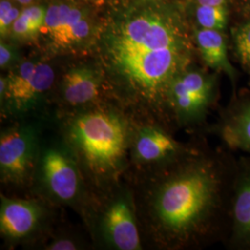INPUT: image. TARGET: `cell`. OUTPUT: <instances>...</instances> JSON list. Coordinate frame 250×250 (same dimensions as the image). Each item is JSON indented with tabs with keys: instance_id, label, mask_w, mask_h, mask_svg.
<instances>
[{
	"instance_id": "cell-12",
	"label": "cell",
	"mask_w": 250,
	"mask_h": 250,
	"mask_svg": "<svg viewBox=\"0 0 250 250\" xmlns=\"http://www.w3.org/2000/svg\"><path fill=\"white\" fill-rule=\"evenodd\" d=\"M40 217V208L31 201L2 198L0 230L7 237L12 239L25 237L36 229Z\"/></svg>"
},
{
	"instance_id": "cell-26",
	"label": "cell",
	"mask_w": 250,
	"mask_h": 250,
	"mask_svg": "<svg viewBox=\"0 0 250 250\" xmlns=\"http://www.w3.org/2000/svg\"><path fill=\"white\" fill-rule=\"evenodd\" d=\"M19 3H21V4H22V5H26V4H29V3H31L33 0H17Z\"/></svg>"
},
{
	"instance_id": "cell-13",
	"label": "cell",
	"mask_w": 250,
	"mask_h": 250,
	"mask_svg": "<svg viewBox=\"0 0 250 250\" xmlns=\"http://www.w3.org/2000/svg\"><path fill=\"white\" fill-rule=\"evenodd\" d=\"M196 41L206 65L215 72L225 73L235 85L237 72L229 60L228 46L223 31L201 28L196 32Z\"/></svg>"
},
{
	"instance_id": "cell-1",
	"label": "cell",
	"mask_w": 250,
	"mask_h": 250,
	"mask_svg": "<svg viewBox=\"0 0 250 250\" xmlns=\"http://www.w3.org/2000/svg\"><path fill=\"white\" fill-rule=\"evenodd\" d=\"M237 157L223 145L194 148L161 168L150 197L156 241L182 250L225 241Z\"/></svg>"
},
{
	"instance_id": "cell-20",
	"label": "cell",
	"mask_w": 250,
	"mask_h": 250,
	"mask_svg": "<svg viewBox=\"0 0 250 250\" xmlns=\"http://www.w3.org/2000/svg\"><path fill=\"white\" fill-rule=\"evenodd\" d=\"M14 35L20 37H29L36 35L39 31L36 27L34 26L21 13L20 14L17 20L14 21L11 27Z\"/></svg>"
},
{
	"instance_id": "cell-25",
	"label": "cell",
	"mask_w": 250,
	"mask_h": 250,
	"mask_svg": "<svg viewBox=\"0 0 250 250\" xmlns=\"http://www.w3.org/2000/svg\"><path fill=\"white\" fill-rule=\"evenodd\" d=\"M7 89H8V77H6V78L1 77V79H0V95H1L2 99L5 98Z\"/></svg>"
},
{
	"instance_id": "cell-17",
	"label": "cell",
	"mask_w": 250,
	"mask_h": 250,
	"mask_svg": "<svg viewBox=\"0 0 250 250\" xmlns=\"http://www.w3.org/2000/svg\"><path fill=\"white\" fill-rule=\"evenodd\" d=\"M232 43L238 62L250 74V21L233 30Z\"/></svg>"
},
{
	"instance_id": "cell-2",
	"label": "cell",
	"mask_w": 250,
	"mask_h": 250,
	"mask_svg": "<svg viewBox=\"0 0 250 250\" xmlns=\"http://www.w3.org/2000/svg\"><path fill=\"white\" fill-rule=\"evenodd\" d=\"M70 137L90 170L98 174L116 170L125 155L126 129L113 113L97 110L77 117Z\"/></svg>"
},
{
	"instance_id": "cell-23",
	"label": "cell",
	"mask_w": 250,
	"mask_h": 250,
	"mask_svg": "<svg viewBox=\"0 0 250 250\" xmlns=\"http://www.w3.org/2000/svg\"><path fill=\"white\" fill-rule=\"evenodd\" d=\"M47 249L51 250H77V246L72 240L59 239L50 244Z\"/></svg>"
},
{
	"instance_id": "cell-18",
	"label": "cell",
	"mask_w": 250,
	"mask_h": 250,
	"mask_svg": "<svg viewBox=\"0 0 250 250\" xmlns=\"http://www.w3.org/2000/svg\"><path fill=\"white\" fill-rule=\"evenodd\" d=\"M60 25V5H51L46 9L45 24L42 29H45L50 37H53Z\"/></svg>"
},
{
	"instance_id": "cell-19",
	"label": "cell",
	"mask_w": 250,
	"mask_h": 250,
	"mask_svg": "<svg viewBox=\"0 0 250 250\" xmlns=\"http://www.w3.org/2000/svg\"><path fill=\"white\" fill-rule=\"evenodd\" d=\"M21 13L39 31L42 30V28L45 24V15H46V10L44 8L38 7V6H33V7L23 9Z\"/></svg>"
},
{
	"instance_id": "cell-14",
	"label": "cell",
	"mask_w": 250,
	"mask_h": 250,
	"mask_svg": "<svg viewBox=\"0 0 250 250\" xmlns=\"http://www.w3.org/2000/svg\"><path fill=\"white\" fill-rule=\"evenodd\" d=\"M99 92V77L92 69L86 67L74 68L63 77V98L72 106L92 102L98 97Z\"/></svg>"
},
{
	"instance_id": "cell-7",
	"label": "cell",
	"mask_w": 250,
	"mask_h": 250,
	"mask_svg": "<svg viewBox=\"0 0 250 250\" xmlns=\"http://www.w3.org/2000/svg\"><path fill=\"white\" fill-rule=\"evenodd\" d=\"M53 81V70L48 64L22 63L8 77L5 98L16 109H26L50 88Z\"/></svg>"
},
{
	"instance_id": "cell-24",
	"label": "cell",
	"mask_w": 250,
	"mask_h": 250,
	"mask_svg": "<svg viewBox=\"0 0 250 250\" xmlns=\"http://www.w3.org/2000/svg\"><path fill=\"white\" fill-rule=\"evenodd\" d=\"M197 4L199 5H217V6H223L226 4V0H196Z\"/></svg>"
},
{
	"instance_id": "cell-27",
	"label": "cell",
	"mask_w": 250,
	"mask_h": 250,
	"mask_svg": "<svg viewBox=\"0 0 250 250\" xmlns=\"http://www.w3.org/2000/svg\"><path fill=\"white\" fill-rule=\"evenodd\" d=\"M248 4H249V9L250 11V0H248Z\"/></svg>"
},
{
	"instance_id": "cell-16",
	"label": "cell",
	"mask_w": 250,
	"mask_h": 250,
	"mask_svg": "<svg viewBox=\"0 0 250 250\" xmlns=\"http://www.w3.org/2000/svg\"><path fill=\"white\" fill-rule=\"evenodd\" d=\"M196 17L199 26L203 29L224 31L227 25L228 12L225 5H199L197 4Z\"/></svg>"
},
{
	"instance_id": "cell-6",
	"label": "cell",
	"mask_w": 250,
	"mask_h": 250,
	"mask_svg": "<svg viewBox=\"0 0 250 250\" xmlns=\"http://www.w3.org/2000/svg\"><path fill=\"white\" fill-rule=\"evenodd\" d=\"M210 132L229 150L250 156V92L234 93Z\"/></svg>"
},
{
	"instance_id": "cell-9",
	"label": "cell",
	"mask_w": 250,
	"mask_h": 250,
	"mask_svg": "<svg viewBox=\"0 0 250 250\" xmlns=\"http://www.w3.org/2000/svg\"><path fill=\"white\" fill-rule=\"evenodd\" d=\"M34 153L32 137L26 132L15 129L1 135L0 169L6 180L19 182L30 170Z\"/></svg>"
},
{
	"instance_id": "cell-8",
	"label": "cell",
	"mask_w": 250,
	"mask_h": 250,
	"mask_svg": "<svg viewBox=\"0 0 250 250\" xmlns=\"http://www.w3.org/2000/svg\"><path fill=\"white\" fill-rule=\"evenodd\" d=\"M175 140L171 134L160 127H146L137 136L134 150L139 160L147 163H160L166 167L192 151Z\"/></svg>"
},
{
	"instance_id": "cell-4",
	"label": "cell",
	"mask_w": 250,
	"mask_h": 250,
	"mask_svg": "<svg viewBox=\"0 0 250 250\" xmlns=\"http://www.w3.org/2000/svg\"><path fill=\"white\" fill-rule=\"evenodd\" d=\"M188 45L178 30L157 15H141L120 29L109 45L111 60L156 49Z\"/></svg>"
},
{
	"instance_id": "cell-10",
	"label": "cell",
	"mask_w": 250,
	"mask_h": 250,
	"mask_svg": "<svg viewBox=\"0 0 250 250\" xmlns=\"http://www.w3.org/2000/svg\"><path fill=\"white\" fill-rule=\"evenodd\" d=\"M43 176L51 194L62 201H70L79 190L77 169L64 153L57 149L45 152L42 162Z\"/></svg>"
},
{
	"instance_id": "cell-15",
	"label": "cell",
	"mask_w": 250,
	"mask_h": 250,
	"mask_svg": "<svg viewBox=\"0 0 250 250\" xmlns=\"http://www.w3.org/2000/svg\"><path fill=\"white\" fill-rule=\"evenodd\" d=\"M90 33L88 21L79 9L72 8L66 27L57 46L69 47L83 41Z\"/></svg>"
},
{
	"instance_id": "cell-21",
	"label": "cell",
	"mask_w": 250,
	"mask_h": 250,
	"mask_svg": "<svg viewBox=\"0 0 250 250\" xmlns=\"http://www.w3.org/2000/svg\"><path fill=\"white\" fill-rule=\"evenodd\" d=\"M21 12L17 8L12 7L7 14L0 17V33L1 36H5L7 32L9 31V28L12 27L14 21L17 20L20 16Z\"/></svg>"
},
{
	"instance_id": "cell-5",
	"label": "cell",
	"mask_w": 250,
	"mask_h": 250,
	"mask_svg": "<svg viewBox=\"0 0 250 250\" xmlns=\"http://www.w3.org/2000/svg\"><path fill=\"white\" fill-rule=\"evenodd\" d=\"M224 246L230 250H250V156L237 158L232 188L230 226Z\"/></svg>"
},
{
	"instance_id": "cell-3",
	"label": "cell",
	"mask_w": 250,
	"mask_h": 250,
	"mask_svg": "<svg viewBox=\"0 0 250 250\" xmlns=\"http://www.w3.org/2000/svg\"><path fill=\"white\" fill-rule=\"evenodd\" d=\"M217 99L215 77L200 71L186 70L170 84L167 109L179 125H197L205 121Z\"/></svg>"
},
{
	"instance_id": "cell-22",
	"label": "cell",
	"mask_w": 250,
	"mask_h": 250,
	"mask_svg": "<svg viewBox=\"0 0 250 250\" xmlns=\"http://www.w3.org/2000/svg\"><path fill=\"white\" fill-rule=\"evenodd\" d=\"M13 59V52L11 48L6 44L1 43L0 45V66L1 68H5L11 62Z\"/></svg>"
},
{
	"instance_id": "cell-11",
	"label": "cell",
	"mask_w": 250,
	"mask_h": 250,
	"mask_svg": "<svg viewBox=\"0 0 250 250\" xmlns=\"http://www.w3.org/2000/svg\"><path fill=\"white\" fill-rule=\"evenodd\" d=\"M103 226L108 241L118 250L141 249L140 236L133 210L124 199L118 200L107 208Z\"/></svg>"
}]
</instances>
